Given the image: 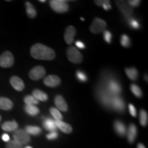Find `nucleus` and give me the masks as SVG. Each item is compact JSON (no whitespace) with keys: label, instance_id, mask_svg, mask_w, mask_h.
<instances>
[{"label":"nucleus","instance_id":"1","mask_svg":"<svg viewBox=\"0 0 148 148\" xmlns=\"http://www.w3.org/2000/svg\"><path fill=\"white\" fill-rule=\"evenodd\" d=\"M31 56L37 60H51L56 57L53 49L41 43H36L31 47Z\"/></svg>","mask_w":148,"mask_h":148},{"label":"nucleus","instance_id":"2","mask_svg":"<svg viewBox=\"0 0 148 148\" xmlns=\"http://www.w3.org/2000/svg\"><path fill=\"white\" fill-rule=\"evenodd\" d=\"M13 138L14 141L17 142L20 145H26L30 141V136L25 130H16L14 132Z\"/></svg>","mask_w":148,"mask_h":148},{"label":"nucleus","instance_id":"3","mask_svg":"<svg viewBox=\"0 0 148 148\" xmlns=\"http://www.w3.org/2000/svg\"><path fill=\"white\" fill-rule=\"evenodd\" d=\"M66 56L69 61L73 63H80L83 60V56L75 47H70L66 50Z\"/></svg>","mask_w":148,"mask_h":148},{"label":"nucleus","instance_id":"4","mask_svg":"<svg viewBox=\"0 0 148 148\" xmlns=\"http://www.w3.org/2000/svg\"><path fill=\"white\" fill-rule=\"evenodd\" d=\"M66 1L62 0H52L49 1V5L55 12L58 13H63L69 10V5Z\"/></svg>","mask_w":148,"mask_h":148},{"label":"nucleus","instance_id":"5","mask_svg":"<svg viewBox=\"0 0 148 148\" xmlns=\"http://www.w3.org/2000/svg\"><path fill=\"white\" fill-rule=\"evenodd\" d=\"M14 56L10 51H5L0 56V66H1V67H11L14 64Z\"/></svg>","mask_w":148,"mask_h":148},{"label":"nucleus","instance_id":"6","mask_svg":"<svg viewBox=\"0 0 148 148\" xmlns=\"http://www.w3.org/2000/svg\"><path fill=\"white\" fill-rule=\"evenodd\" d=\"M106 21L99 18H95L90 26V31L93 34H99L106 29Z\"/></svg>","mask_w":148,"mask_h":148},{"label":"nucleus","instance_id":"7","mask_svg":"<svg viewBox=\"0 0 148 148\" xmlns=\"http://www.w3.org/2000/svg\"><path fill=\"white\" fill-rule=\"evenodd\" d=\"M45 69L42 66H36L29 72V77L32 80H38L45 75Z\"/></svg>","mask_w":148,"mask_h":148},{"label":"nucleus","instance_id":"8","mask_svg":"<svg viewBox=\"0 0 148 148\" xmlns=\"http://www.w3.org/2000/svg\"><path fill=\"white\" fill-rule=\"evenodd\" d=\"M75 34H76V29L73 26L69 25V26L66 27L64 34V40H65L66 44L71 45V44L73 43Z\"/></svg>","mask_w":148,"mask_h":148},{"label":"nucleus","instance_id":"9","mask_svg":"<svg viewBox=\"0 0 148 148\" xmlns=\"http://www.w3.org/2000/svg\"><path fill=\"white\" fill-rule=\"evenodd\" d=\"M116 6L119 9V10L124 14L125 16H129L132 14L133 10L130 6L128 3H127L125 1H116Z\"/></svg>","mask_w":148,"mask_h":148},{"label":"nucleus","instance_id":"10","mask_svg":"<svg viewBox=\"0 0 148 148\" xmlns=\"http://www.w3.org/2000/svg\"><path fill=\"white\" fill-rule=\"evenodd\" d=\"M44 84L49 87H56L60 85L61 83V79L60 77L55 75H48L44 79Z\"/></svg>","mask_w":148,"mask_h":148},{"label":"nucleus","instance_id":"11","mask_svg":"<svg viewBox=\"0 0 148 148\" xmlns=\"http://www.w3.org/2000/svg\"><path fill=\"white\" fill-rule=\"evenodd\" d=\"M11 86L17 91H21L25 88L23 81L18 76H12L10 79Z\"/></svg>","mask_w":148,"mask_h":148},{"label":"nucleus","instance_id":"12","mask_svg":"<svg viewBox=\"0 0 148 148\" xmlns=\"http://www.w3.org/2000/svg\"><path fill=\"white\" fill-rule=\"evenodd\" d=\"M54 103L55 105L56 106L59 110L66 112L68 110V106L67 103L64 100L63 97L61 95H56L54 99Z\"/></svg>","mask_w":148,"mask_h":148},{"label":"nucleus","instance_id":"13","mask_svg":"<svg viewBox=\"0 0 148 148\" xmlns=\"http://www.w3.org/2000/svg\"><path fill=\"white\" fill-rule=\"evenodd\" d=\"M112 105L114 109L119 111H123L125 108L124 101L121 97L114 96L112 99Z\"/></svg>","mask_w":148,"mask_h":148},{"label":"nucleus","instance_id":"14","mask_svg":"<svg viewBox=\"0 0 148 148\" xmlns=\"http://www.w3.org/2000/svg\"><path fill=\"white\" fill-rule=\"evenodd\" d=\"M13 107V103L7 97H0V109L3 110H10Z\"/></svg>","mask_w":148,"mask_h":148},{"label":"nucleus","instance_id":"15","mask_svg":"<svg viewBox=\"0 0 148 148\" xmlns=\"http://www.w3.org/2000/svg\"><path fill=\"white\" fill-rule=\"evenodd\" d=\"M136 134H137V130H136V127L135 126V125L133 123H131L130 125L127 130V140L130 143H132L134 141L135 138H136Z\"/></svg>","mask_w":148,"mask_h":148},{"label":"nucleus","instance_id":"16","mask_svg":"<svg viewBox=\"0 0 148 148\" xmlns=\"http://www.w3.org/2000/svg\"><path fill=\"white\" fill-rule=\"evenodd\" d=\"M1 128L6 132H12L17 130L18 123L15 121H5L1 125Z\"/></svg>","mask_w":148,"mask_h":148},{"label":"nucleus","instance_id":"17","mask_svg":"<svg viewBox=\"0 0 148 148\" xmlns=\"http://www.w3.org/2000/svg\"><path fill=\"white\" fill-rule=\"evenodd\" d=\"M56 127H58L62 132H63L66 134H69L72 132V127L68 123H64L62 121H55Z\"/></svg>","mask_w":148,"mask_h":148},{"label":"nucleus","instance_id":"18","mask_svg":"<svg viewBox=\"0 0 148 148\" xmlns=\"http://www.w3.org/2000/svg\"><path fill=\"white\" fill-rule=\"evenodd\" d=\"M114 129L118 134L120 136H124L126 132V130L124 124L120 121H116L114 122Z\"/></svg>","mask_w":148,"mask_h":148},{"label":"nucleus","instance_id":"19","mask_svg":"<svg viewBox=\"0 0 148 148\" xmlns=\"http://www.w3.org/2000/svg\"><path fill=\"white\" fill-rule=\"evenodd\" d=\"M33 96L36 98L38 101H45L47 100L48 99V95L45 92H44L42 90H40L38 89H35L33 90L32 92Z\"/></svg>","mask_w":148,"mask_h":148},{"label":"nucleus","instance_id":"20","mask_svg":"<svg viewBox=\"0 0 148 148\" xmlns=\"http://www.w3.org/2000/svg\"><path fill=\"white\" fill-rule=\"evenodd\" d=\"M25 7H26L27 15L29 18H33L36 16V10L34 6L29 1L25 2Z\"/></svg>","mask_w":148,"mask_h":148},{"label":"nucleus","instance_id":"21","mask_svg":"<svg viewBox=\"0 0 148 148\" xmlns=\"http://www.w3.org/2000/svg\"><path fill=\"white\" fill-rule=\"evenodd\" d=\"M43 126L46 130L51 131V132L56 131L57 128L54 120L49 119V118H47L45 120V121L43 122Z\"/></svg>","mask_w":148,"mask_h":148},{"label":"nucleus","instance_id":"22","mask_svg":"<svg viewBox=\"0 0 148 148\" xmlns=\"http://www.w3.org/2000/svg\"><path fill=\"white\" fill-rule=\"evenodd\" d=\"M125 71L127 76L132 80H136L138 78V71L136 68H126Z\"/></svg>","mask_w":148,"mask_h":148},{"label":"nucleus","instance_id":"23","mask_svg":"<svg viewBox=\"0 0 148 148\" xmlns=\"http://www.w3.org/2000/svg\"><path fill=\"white\" fill-rule=\"evenodd\" d=\"M24 110H25L27 114L31 116L36 115L40 112L39 109L37 108L36 106H34V105H25Z\"/></svg>","mask_w":148,"mask_h":148},{"label":"nucleus","instance_id":"24","mask_svg":"<svg viewBox=\"0 0 148 148\" xmlns=\"http://www.w3.org/2000/svg\"><path fill=\"white\" fill-rule=\"evenodd\" d=\"M139 121L140 125L142 126H146L147 125V121H148V116L147 113L145 110H140V116H139Z\"/></svg>","mask_w":148,"mask_h":148},{"label":"nucleus","instance_id":"25","mask_svg":"<svg viewBox=\"0 0 148 148\" xmlns=\"http://www.w3.org/2000/svg\"><path fill=\"white\" fill-rule=\"evenodd\" d=\"M29 134L38 135L41 132V129L36 126H32V125H27L25 130Z\"/></svg>","mask_w":148,"mask_h":148},{"label":"nucleus","instance_id":"26","mask_svg":"<svg viewBox=\"0 0 148 148\" xmlns=\"http://www.w3.org/2000/svg\"><path fill=\"white\" fill-rule=\"evenodd\" d=\"M109 88L114 93H118L121 90L120 85L115 81H111L109 84Z\"/></svg>","mask_w":148,"mask_h":148},{"label":"nucleus","instance_id":"27","mask_svg":"<svg viewBox=\"0 0 148 148\" xmlns=\"http://www.w3.org/2000/svg\"><path fill=\"white\" fill-rule=\"evenodd\" d=\"M23 101L26 105H35L38 103V101L33 95L25 96L24 97Z\"/></svg>","mask_w":148,"mask_h":148},{"label":"nucleus","instance_id":"28","mask_svg":"<svg viewBox=\"0 0 148 148\" xmlns=\"http://www.w3.org/2000/svg\"><path fill=\"white\" fill-rule=\"evenodd\" d=\"M130 89L133 92V94H134V95H136L137 97H141L142 95H143L141 89H140L136 84H131Z\"/></svg>","mask_w":148,"mask_h":148},{"label":"nucleus","instance_id":"29","mask_svg":"<svg viewBox=\"0 0 148 148\" xmlns=\"http://www.w3.org/2000/svg\"><path fill=\"white\" fill-rule=\"evenodd\" d=\"M50 112H51V115L54 117L56 121H61V120H62V114H61L60 112H59V110H58V109H56L55 108H51Z\"/></svg>","mask_w":148,"mask_h":148},{"label":"nucleus","instance_id":"30","mask_svg":"<svg viewBox=\"0 0 148 148\" xmlns=\"http://www.w3.org/2000/svg\"><path fill=\"white\" fill-rule=\"evenodd\" d=\"M96 5L99 6H102L103 9L106 10H110L111 8V5L110 3V1H94Z\"/></svg>","mask_w":148,"mask_h":148},{"label":"nucleus","instance_id":"31","mask_svg":"<svg viewBox=\"0 0 148 148\" xmlns=\"http://www.w3.org/2000/svg\"><path fill=\"white\" fill-rule=\"evenodd\" d=\"M121 44L124 47H129L130 46V40L127 35H122L121 37Z\"/></svg>","mask_w":148,"mask_h":148},{"label":"nucleus","instance_id":"32","mask_svg":"<svg viewBox=\"0 0 148 148\" xmlns=\"http://www.w3.org/2000/svg\"><path fill=\"white\" fill-rule=\"evenodd\" d=\"M5 148H23V146L13 140L8 142Z\"/></svg>","mask_w":148,"mask_h":148},{"label":"nucleus","instance_id":"33","mask_svg":"<svg viewBox=\"0 0 148 148\" xmlns=\"http://www.w3.org/2000/svg\"><path fill=\"white\" fill-rule=\"evenodd\" d=\"M103 36H104L106 41L110 43L111 39H112V34H111V33L108 30H105L104 33H103Z\"/></svg>","mask_w":148,"mask_h":148},{"label":"nucleus","instance_id":"34","mask_svg":"<svg viewBox=\"0 0 148 148\" xmlns=\"http://www.w3.org/2000/svg\"><path fill=\"white\" fill-rule=\"evenodd\" d=\"M77 77L79 80L82 81V82H85L86 80V76L85 75V73L80 71H78L77 72Z\"/></svg>","mask_w":148,"mask_h":148},{"label":"nucleus","instance_id":"35","mask_svg":"<svg viewBox=\"0 0 148 148\" xmlns=\"http://www.w3.org/2000/svg\"><path fill=\"white\" fill-rule=\"evenodd\" d=\"M57 137H58V133L56 132V131H53L47 135V138L49 140L56 139Z\"/></svg>","mask_w":148,"mask_h":148},{"label":"nucleus","instance_id":"36","mask_svg":"<svg viewBox=\"0 0 148 148\" xmlns=\"http://www.w3.org/2000/svg\"><path fill=\"white\" fill-rule=\"evenodd\" d=\"M140 3V1H139V0H130V1H127V3H128L129 5H131L132 7L138 6Z\"/></svg>","mask_w":148,"mask_h":148},{"label":"nucleus","instance_id":"37","mask_svg":"<svg viewBox=\"0 0 148 148\" xmlns=\"http://www.w3.org/2000/svg\"><path fill=\"white\" fill-rule=\"evenodd\" d=\"M129 111L130 112L131 115L133 116H136V108H135V107L133 106L132 104H129Z\"/></svg>","mask_w":148,"mask_h":148},{"label":"nucleus","instance_id":"38","mask_svg":"<svg viewBox=\"0 0 148 148\" xmlns=\"http://www.w3.org/2000/svg\"><path fill=\"white\" fill-rule=\"evenodd\" d=\"M130 23L131 26H132V27H134V28H138V27H139V24H138V21H136V20H134V19L132 20Z\"/></svg>","mask_w":148,"mask_h":148},{"label":"nucleus","instance_id":"39","mask_svg":"<svg viewBox=\"0 0 148 148\" xmlns=\"http://www.w3.org/2000/svg\"><path fill=\"white\" fill-rule=\"evenodd\" d=\"M75 45H76L77 47L80 48V49H84V47H85L84 44L81 41H77L76 42H75Z\"/></svg>","mask_w":148,"mask_h":148},{"label":"nucleus","instance_id":"40","mask_svg":"<svg viewBox=\"0 0 148 148\" xmlns=\"http://www.w3.org/2000/svg\"><path fill=\"white\" fill-rule=\"evenodd\" d=\"M1 138H2V140H3V141H5V142L10 141V136H9L7 134H3L2 135V137Z\"/></svg>","mask_w":148,"mask_h":148},{"label":"nucleus","instance_id":"41","mask_svg":"<svg viewBox=\"0 0 148 148\" xmlns=\"http://www.w3.org/2000/svg\"><path fill=\"white\" fill-rule=\"evenodd\" d=\"M137 148H145V147L143 145V144L138 143V146H137Z\"/></svg>","mask_w":148,"mask_h":148},{"label":"nucleus","instance_id":"42","mask_svg":"<svg viewBox=\"0 0 148 148\" xmlns=\"http://www.w3.org/2000/svg\"><path fill=\"white\" fill-rule=\"evenodd\" d=\"M40 2H45V0H40Z\"/></svg>","mask_w":148,"mask_h":148},{"label":"nucleus","instance_id":"43","mask_svg":"<svg viewBox=\"0 0 148 148\" xmlns=\"http://www.w3.org/2000/svg\"><path fill=\"white\" fill-rule=\"evenodd\" d=\"M25 148H32V147H31L30 146H27V147H25Z\"/></svg>","mask_w":148,"mask_h":148},{"label":"nucleus","instance_id":"44","mask_svg":"<svg viewBox=\"0 0 148 148\" xmlns=\"http://www.w3.org/2000/svg\"><path fill=\"white\" fill-rule=\"evenodd\" d=\"M1 116L0 115V121H1Z\"/></svg>","mask_w":148,"mask_h":148}]
</instances>
